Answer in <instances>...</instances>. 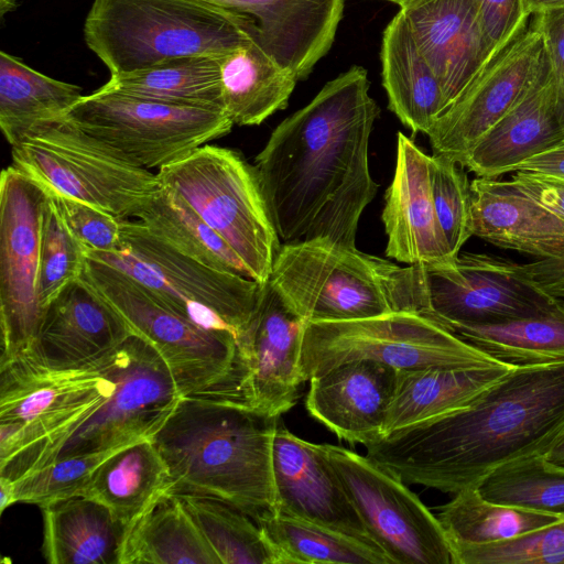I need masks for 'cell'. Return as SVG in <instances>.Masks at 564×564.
<instances>
[{
  "instance_id": "obj_1",
  "label": "cell",
  "mask_w": 564,
  "mask_h": 564,
  "mask_svg": "<svg viewBox=\"0 0 564 564\" xmlns=\"http://www.w3.org/2000/svg\"><path fill=\"white\" fill-rule=\"evenodd\" d=\"M367 70L352 65L272 131L254 159L268 212L283 243L327 239L355 248L378 184L368 147L380 109Z\"/></svg>"
},
{
  "instance_id": "obj_29",
  "label": "cell",
  "mask_w": 564,
  "mask_h": 564,
  "mask_svg": "<svg viewBox=\"0 0 564 564\" xmlns=\"http://www.w3.org/2000/svg\"><path fill=\"white\" fill-rule=\"evenodd\" d=\"M43 556L50 564H118L126 525L98 501L75 496L42 507Z\"/></svg>"
},
{
  "instance_id": "obj_35",
  "label": "cell",
  "mask_w": 564,
  "mask_h": 564,
  "mask_svg": "<svg viewBox=\"0 0 564 564\" xmlns=\"http://www.w3.org/2000/svg\"><path fill=\"white\" fill-rule=\"evenodd\" d=\"M134 217L181 253L213 269L250 278L235 251L174 189L162 184Z\"/></svg>"
},
{
  "instance_id": "obj_37",
  "label": "cell",
  "mask_w": 564,
  "mask_h": 564,
  "mask_svg": "<svg viewBox=\"0 0 564 564\" xmlns=\"http://www.w3.org/2000/svg\"><path fill=\"white\" fill-rule=\"evenodd\" d=\"M448 329L491 358L509 365L564 360V305L541 316L495 325H452Z\"/></svg>"
},
{
  "instance_id": "obj_32",
  "label": "cell",
  "mask_w": 564,
  "mask_h": 564,
  "mask_svg": "<svg viewBox=\"0 0 564 564\" xmlns=\"http://www.w3.org/2000/svg\"><path fill=\"white\" fill-rule=\"evenodd\" d=\"M220 76L226 111L238 126H258L286 108L299 82L253 41L220 58Z\"/></svg>"
},
{
  "instance_id": "obj_36",
  "label": "cell",
  "mask_w": 564,
  "mask_h": 564,
  "mask_svg": "<svg viewBox=\"0 0 564 564\" xmlns=\"http://www.w3.org/2000/svg\"><path fill=\"white\" fill-rule=\"evenodd\" d=\"M436 517L451 551L512 540L561 519L489 501L477 487L455 494L449 502L440 508Z\"/></svg>"
},
{
  "instance_id": "obj_47",
  "label": "cell",
  "mask_w": 564,
  "mask_h": 564,
  "mask_svg": "<svg viewBox=\"0 0 564 564\" xmlns=\"http://www.w3.org/2000/svg\"><path fill=\"white\" fill-rule=\"evenodd\" d=\"M511 181L532 199L564 218V177L517 171Z\"/></svg>"
},
{
  "instance_id": "obj_4",
  "label": "cell",
  "mask_w": 564,
  "mask_h": 564,
  "mask_svg": "<svg viewBox=\"0 0 564 564\" xmlns=\"http://www.w3.org/2000/svg\"><path fill=\"white\" fill-rule=\"evenodd\" d=\"M269 281L305 322L429 310L421 265L401 267L327 239L281 243Z\"/></svg>"
},
{
  "instance_id": "obj_28",
  "label": "cell",
  "mask_w": 564,
  "mask_h": 564,
  "mask_svg": "<svg viewBox=\"0 0 564 564\" xmlns=\"http://www.w3.org/2000/svg\"><path fill=\"white\" fill-rule=\"evenodd\" d=\"M380 61L388 108L413 133L427 134L446 109L445 97L399 11L383 30Z\"/></svg>"
},
{
  "instance_id": "obj_21",
  "label": "cell",
  "mask_w": 564,
  "mask_h": 564,
  "mask_svg": "<svg viewBox=\"0 0 564 564\" xmlns=\"http://www.w3.org/2000/svg\"><path fill=\"white\" fill-rule=\"evenodd\" d=\"M132 330L82 275L45 307L30 356L59 369L85 366L118 348Z\"/></svg>"
},
{
  "instance_id": "obj_27",
  "label": "cell",
  "mask_w": 564,
  "mask_h": 564,
  "mask_svg": "<svg viewBox=\"0 0 564 564\" xmlns=\"http://www.w3.org/2000/svg\"><path fill=\"white\" fill-rule=\"evenodd\" d=\"M512 367L513 365L500 362L481 368L397 369L395 388L387 410L383 437L467 406Z\"/></svg>"
},
{
  "instance_id": "obj_26",
  "label": "cell",
  "mask_w": 564,
  "mask_h": 564,
  "mask_svg": "<svg viewBox=\"0 0 564 564\" xmlns=\"http://www.w3.org/2000/svg\"><path fill=\"white\" fill-rule=\"evenodd\" d=\"M470 229L496 247L535 260L564 256V218L511 180L477 176L470 182Z\"/></svg>"
},
{
  "instance_id": "obj_14",
  "label": "cell",
  "mask_w": 564,
  "mask_h": 564,
  "mask_svg": "<svg viewBox=\"0 0 564 564\" xmlns=\"http://www.w3.org/2000/svg\"><path fill=\"white\" fill-rule=\"evenodd\" d=\"M319 445L391 564H453L437 517L405 482L367 456L338 445Z\"/></svg>"
},
{
  "instance_id": "obj_19",
  "label": "cell",
  "mask_w": 564,
  "mask_h": 564,
  "mask_svg": "<svg viewBox=\"0 0 564 564\" xmlns=\"http://www.w3.org/2000/svg\"><path fill=\"white\" fill-rule=\"evenodd\" d=\"M272 471L275 511L382 551L368 533L321 445L293 434L281 417L273 437Z\"/></svg>"
},
{
  "instance_id": "obj_17",
  "label": "cell",
  "mask_w": 564,
  "mask_h": 564,
  "mask_svg": "<svg viewBox=\"0 0 564 564\" xmlns=\"http://www.w3.org/2000/svg\"><path fill=\"white\" fill-rule=\"evenodd\" d=\"M551 67L542 34L531 15L527 28L495 54L426 134L433 154L460 165L479 140Z\"/></svg>"
},
{
  "instance_id": "obj_45",
  "label": "cell",
  "mask_w": 564,
  "mask_h": 564,
  "mask_svg": "<svg viewBox=\"0 0 564 564\" xmlns=\"http://www.w3.org/2000/svg\"><path fill=\"white\" fill-rule=\"evenodd\" d=\"M48 195L73 235L87 250L116 252L119 249L121 218L72 197L56 193Z\"/></svg>"
},
{
  "instance_id": "obj_52",
  "label": "cell",
  "mask_w": 564,
  "mask_h": 564,
  "mask_svg": "<svg viewBox=\"0 0 564 564\" xmlns=\"http://www.w3.org/2000/svg\"><path fill=\"white\" fill-rule=\"evenodd\" d=\"M527 11L532 15L550 9L564 7V0H524Z\"/></svg>"
},
{
  "instance_id": "obj_44",
  "label": "cell",
  "mask_w": 564,
  "mask_h": 564,
  "mask_svg": "<svg viewBox=\"0 0 564 564\" xmlns=\"http://www.w3.org/2000/svg\"><path fill=\"white\" fill-rule=\"evenodd\" d=\"M453 564H564V518L512 540L452 550Z\"/></svg>"
},
{
  "instance_id": "obj_49",
  "label": "cell",
  "mask_w": 564,
  "mask_h": 564,
  "mask_svg": "<svg viewBox=\"0 0 564 564\" xmlns=\"http://www.w3.org/2000/svg\"><path fill=\"white\" fill-rule=\"evenodd\" d=\"M532 280L554 297L564 300V256L524 263Z\"/></svg>"
},
{
  "instance_id": "obj_20",
  "label": "cell",
  "mask_w": 564,
  "mask_h": 564,
  "mask_svg": "<svg viewBox=\"0 0 564 564\" xmlns=\"http://www.w3.org/2000/svg\"><path fill=\"white\" fill-rule=\"evenodd\" d=\"M430 160L413 140L397 133L395 170L381 214L388 237L386 256L408 265L452 267L457 257L437 220Z\"/></svg>"
},
{
  "instance_id": "obj_7",
  "label": "cell",
  "mask_w": 564,
  "mask_h": 564,
  "mask_svg": "<svg viewBox=\"0 0 564 564\" xmlns=\"http://www.w3.org/2000/svg\"><path fill=\"white\" fill-rule=\"evenodd\" d=\"M15 169L46 192L99 207L118 218L134 217L162 187L158 174L65 117L34 126L11 147Z\"/></svg>"
},
{
  "instance_id": "obj_9",
  "label": "cell",
  "mask_w": 564,
  "mask_h": 564,
  "mask_svg": "<svg viewBox=\"0 0 564 564\" xmlns=\"http://www.w3.org/2000/svg\"><path fill=\"white\" fill-rule=\"evenodd\" d=\"M86 256L128 273L194 324L235 335L251 316L263 284L181 253L138 219H120L116 252L86 250Z\"/></svg>"
},
{
  "instance_id": "obj_18",
  "label": "cell",
  "mask_w": 564,
  "mask_h": 564,
  "mask_svg": "<svg viewBox=\"0 0 564 564\" xmlns=\"http://www.w3.org/2000/svg\"><path fill=\"white\" fill-rule=\"evenodd\" d=\"M305 323L270 281L263 283L251 316L236 334L235 367L223 397L270 416L292 409L304 382Z\"/></svg>"
},
{
  "instance_id": "obj_40",
  "label": "cell",
  "mask_w": 564,
  "mask_h": 564,
  "mask_svg": "<svg viewBox=\"0 0 564 564\" xmlns=\"http://www.w3.org/2000/svg\"><path fill=\"white\" fill-rule=\"evenodd\" d=\"M489 501L564 518V470L535 454L508 462L477 486Z\"/></svg>"
},
{
  "instance_id": "obj_46",
  "label": "cell",
  "mask_w": 564,
  "mask_h": 564,
  "mask_svg": "<svg viewBox=\"0 0 564 564\" xmlns=\"http://www.w3.org/2000/svg\"><path fill=\"white\" fill-rule=\"evenodd\" d=\"M476 6L489 58L512 42L531 18L524 0H476Z\"/></svg>"
},
{
  "instance_id": "obj_42",
  "label": "cell",
  "mask_w": 564,
  "mask_h": 564,
  "mask_svg": "<svg viewBox=\"0 0 564 564\" xmlns=\"http://www.w3.org/2000/svg\"><path fill=\"white\" fill-rule=\"evenodd\" d=\"M120 448L64 457L31 470L12 481L14 502L42 508L57 500L82 496L93 471Z\"/></svg>"
},
{
  "instance_id": "obj_54",
  "label": "cell",
  "mask_w": 564,
  "mask_h": 564,
  "mask_svg": "<svg viewBox=\"0 0 564 564\" xmlns=\"http://www.w3.org/2000/svg\"><path fill=\"white\" fill-rule=\"evenodd\" d=\"M19 0H0V18L3 19L6 13L13 11Z\"/></svg>"
},
{
  "instance_id": "obj_38",
  "label": "cell",
  "mask_w": 564,
  "mask_h": 564,
  "mask_svg": "<svg viewBox=\"0 0 564 564\" xmlns=\"http://www.w3.org/2000/svg\"><path fill=\"white\" fill-rule=\"evenodd\" d=\"M256 522L279 551L283 564H391L382 551L359 540L278 511Z\"/></svg>"
},
{
  "instance_id": "obj_2",
  "label": "cell",
  "mask_w": 564,
  "mask_h": 564,
  "mask_svg": "<svg viewBox=\"0 0 564 564\" xmlns=\"http://www.w3.org/2000/svg\"><path fill=\"white\" fill-rule=\"evenodd\" d=\"M563 431L564 360L513 366L467 406L365 447L406 485L455 495L508 462L543 455Z\"/></svg>"
},
{
  "instance_id": "obj_30",
  "label": "cell",
  "mask_w": 564,
  "mask_h": 564,
  "mask_svg": "<svg viewBox=\"0 0 564 564\" xmlns=\"http://www.w3.org/2000/svg\"><path fill=\"white\" fill-rule=\"evenodd\" d=\"M220 564L181 498L161 495L127 525L118 564Z\"/></svg>"
},
{
  "instance_id": "obj_8",
  "label": "cell",
  "mask_w": 564,
  "mask_h": 564,
  "mask_svg": "<svg viewBox=\"0 0 564 564\" xmlns=\"http://www.w3.org/2000/svg\"><path fill=\"white\" fill-rule=\"evenodd\" d=\"M265 283L281 246L253 165L231 149L204 144L156 173Z\"/></svg>"
},
{
  "instance_id": "obj_10",
  "label": "cell",
  "mask_w": 564,
  "mask_h": 564,
  "mask_svg": "<svg viewBox=\"0 0 564 564\" xmlns=\"http://www.w3.org/2000/svg\"><path fill=\"white\" fill-rule=\"evenodd\" d=\"M360 359L398 370L481 368L501 362L422 313L401 311L354 321L305 323L300 356L304 382Z\"/></svg>"
},
{
  "instance_id": "obj_25",
  "label": "cell",
  "mask_w": 564,
  "mask_h": 564,
  "mask_svg": "<svg viewBox=\"0 0 564 564\" xmlns=\"http://www.w3.org/2000/svg\"><path fill=\"white\" fill-rule=\"evenodd\" d=\"M564 139V82L551 67L475 145L464 167L481 177L514 172L529 158Z\"/></svg>"
},
{
  "instance_id": "obj_12",
  "label": "cell",
  "mask_w": 564,
  "mask_h": 564,
  "mask_svg": "<svg viewBox=\"0 0 564 564\" xmlns=\"http://www.w3.org/2000/svg\"><path fill=\"white\" fill-rule=\"evenodd\" d=\"M64 117L142 169L161 170L231 131L225 110L98 88Z\"/></svg>"
},
{
  "instance_id": "obj_3",
  "label": "cell",
  "mask_w": 564,
  "mask_h": 564,
  "mask_svg": "<svg viewBox=\"0 0 564 564\" xmlns=\"http://www.w3.org/2000/svg\"><path fill=\"white\" fill-rule=\"evenodd\" d=\"M281 416L218 394L182 397L152 438L169 492L225 501L257 521L275 512L272 445Z\"/></svg>"
},
{
  "instance_id": "obj_5",
  "label": "cell",
  "mask_w": 564,
  "mask_h": 564,
  "mask_svg": "<svg viewBox=\"0 0 564 564\" xmlns=\"http://www.w3.org/2000/svg\"><path fill=\"white\" fill-rule=\"evenodd\" d=\"M84 37L110 75L176 57H223L252 41L242 14L205 0H94Z\"/></svg>"
},
{
  "instance_id": "obj_15",
  "label": "cell",
  "mask_w": 564,
  "mask_h": 564,
  "mask_svg": "<svg viewBox=\"0 0 564 564\" xmlns=\"http://www.w3.org/2000/svg\"><path fill=\"white\" fill-rule=\"evenodd\" d=\"M48 193L10 165L0 176V365L30 354L43 310L37 295L41 226Z\"/></svg>"
},
{
  "instance_id": "obj_34",
  "label": "cell",
  "mask_w": 564,
  "mask_h": 564,
  "mask_svg": "<svg viewBox=\"0 0 564 564\" xmlns=\"http://www.w3.org/2000/svg\"><path fill=\"white\" fill-rule=\"evenodd\" d=\"M220 58L206 55L172 58L145 69L110 75L100 89L226 111Z\"/></svg>"
},
{
  "instance_id": "obj_24",
  "label": "cell",
  "mask_w": 564,
  "mask_h": 564,
  "mask_svg": "<svg viewBox=\"0 0 564 564\" xmlns=\"http://www.w3.org/2000/svg\"><path fill=\"white\" fill-rule=\"evenodd\" d=\"M399 12L437 77L447 108L490 59L476 0H409Z\"/></svg>"
},
{
  "instance_id": "obj_33",
  "label": "cell",
  "mask_w": 564,
  "mask_h": 564,
  "mask_svg": "<svg viewBox=\"0 0 564 564\" xmlns=\"http://www.w3.org/2000/svg\"><path fill=\"white\" fill-rule=\"evenodd\" d=\"M83 96L82 87L46 76L0 52V128L11 147L37 123L64 117Z\"/></svg>"
},
{
  "instance_id": "obj_53",
  "label": "cell",
  "mask_w": 564,
  "mask_h": 564,
  "mask_svg": "<svg viewBox=\"0 0 564 564\" xmlns=\"http://www.w3.org/2000/svg\"><path fill=\"white\" fill-rule=\"evenodd\" d=\"M14 502L13 482L0 477V513Z\"/></svg>"
},
{
  "instance_id": "obj_55",
  "label": "cell",
  "mask_w": 564,
  "mask_h": 564,
  "mask_svg": "<svg viewBox=\"0 0 564 564\" xmlns=\"http://www.w3.org/2000/svg\"><path fill=\"white\" fill-rule=\"evenodd\" d=\"M383 1L393 2L400 7V6L404 4L405 2H408L409 0H383Z\"/></svg>"
},
{
  "instance_id": "obj_22",
  "label": "cell",
  "mask_w": 564,
  "mask_h": 564,
  "mask_svg": "<svg viewBox=\"0 0 564 564\" xmlns=\"http://www.w3.org/2000/svg\"><path fill=\"white\" fill-rule=\"evenodd\" d=\"M242 14L252 41L297 80L330 50L345 0H205Z\"/></svg>"
},
{
  "instance_id": "obj_41",
  "label": "cell",
  "mask_w": 564,
  "mask_h": 564,
  "mask_svg": "<svg viewBox=\"0 0 564 564\" xmlns=\"http://www.w3.org/2000/svg\"><path fill=\"white\" fill-rule=\"evenodd\" d=\"M86 248L73 235L48 195L41 226L37 295L44 312L51 301L84 270Z\"/></svg>"
},
{
  "instance_id": "obj_43",
  "label": "cell",
  "mask_w": 564,
  "mask_h": 564,
  "mask_svg": "<svg viewBox=\"0 0 564 564\" xmlns=\"http://www.w3.org/2000/svg\"><path fill=\"white\" fill-rule=\"evenodd\" d=\"M432 197L448 247L458 257L473 237L470 229V182L464 166L444 155H431Z\"/></svg>"
},
{
  "instance_id": "obj_50",
  "label": "cell",
  "mask_w": 564,
  "mask_h": 564,
  "mask_svg": "<svg viewBox=\"0 0 564 564\" xmlns=\"http://www.w3.org/2000/svg\"><path fill=\"white\" fill-rule=\"evenodd\" d=\"M527 171L564 177V139L520 163L514 172Z\"/></svg>"
},
{
  "instance_id": "obj_13",
  "label": "cell",
  "mask_w": 564,
  "mask_h": 564,
  "mask_svg": "<svg viewBox=\"0 0 564 564\" xmlns=\"http://www.w3.org/2000/svg\"><path fill=\"white\" fill-rule=\"evenodd\" d=\"M100 362L113 381L112 393L63 442L47 464L152 440L182 398L163 358L138 335L132 334Z\"/></svg>"
},
{
  "instance_id": "obj_48",
  "label": "cell",
  "mask_w": 564,
  "mask_h": 564,
  "mask_svg": "<svg viewBox=\"0 0 564 564\" xmlns=\"http://www.w3.org/2000/svg\"><path fill=\"white\" fill-rule=\"evenodd\" d=\"M532 15L542 34L552 73L564 82V7Z\"/></svg>"
},
{
  "instance_id": "obj_6",
  "label": "cell",
  "mask_w": 564,
  "mask_h": 564,
  "mask_svg": "<svg viewBox=\"0 0 564 564\" xmlns=\"http://www.w3.org/2000/svg\"><path fill=\"white\" fill-rule=\"evenodd\" d=\"M112 391L100 359L59 369L24 355L0 365V477L46 465Z\"/></svg>"
},
{
  "instance_id": "obj_31",
  "label": "cell",
  "mask_w": 564,
  "mask_h": 564,
  "mask_svg": "<svg viewBox=\"0 0 564 564\" xmlns=\"http://www.w3.org/2000/svg\"><path fill=\"white\" fill-rule=\"evenodd\" d=\"M169 468L152 440L127 445L105 459L90 475L82 496L107 507L129 525L161 495L169 492Z\"/></svg>"
},
{
  "instance_id": "obj_23",
  "label": "cell",
  "mask_w": 564,
  "mask_h": 564,
  "mask_svg": "<svg viewBox=\"0 0 564 564\" xmlns=\"http://www.w3.org/2000/svg\"><path fill=\"white\" fill-rule=\"evenodd\" d=\"M397 369L360 359L312 377L305 406L312 417L338 438L367 446L383 437Z\"/></svg>"
},
{
  "instance_id": "obj_51",
  "label": "cell",
  "mask_w": 564,
  "mask_h": 564,
  "mask_svg": "<svg viewBox=\"0 0 564 564\" xmlns=\"http://www.w3.org/2000/svg\"><path fill=\"white\" fill-rule=\"evenodd\" d=\"M543 456L547 463L564 470V431L547 447Z\"/></svg>"
},
{
  "instance_id": "obj_11",
  "label": "cell",
  "mask_w": 564,
  "mask_h": 564,
  "mask_svg": "<svg viewBox=\"0 0 564 564\" xmlns=\"http://www.w3.org/2000/svg\"><path fill=\"white\" fill-rule=\"evenodd\" d=\"M82 276L148 341L171 370L182 397L224 395L235 360L236 335L203 328L159 300L128 273L86 256Z\"/></svg>"
},
{
  "instance_id": "obj_39",
  "label": "cell",
  "mask_w": 564,
  "mask_h": 564,
  "mask_svg": "<svg viewBox=\"0 0 564 564\" xmlns=\"http://www.w3.org/2000/svg\"><path fill=\"white\" fill-rule=\"evenodd\" d=\"M220 564H283L259 524L219 499L177 495Z\"/></svg>"
},
{
  "instance_id": "obj_16",
  "label": "cell",
  "mask_w": 564,
  "mask_h": 564,
  "mask_svg": "<svg viewBox=\"0 0 564 564\" xmlns=\"http://www.w3.org/2000/svg\"><path fill=\"white\" fill-rule=\"evenodd\" d=\"M426 316L452 325H495L549 314L564 301L541 289L524 263L482 252L459 253L452 267H423Z\"/></svg>"
}]
</instances>
